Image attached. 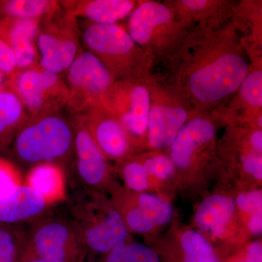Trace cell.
Listing matches in <instances>:
<instances>
[{
  "label": "cell",
  "mask_w": 262,
  "mask_h": 262,
  "mask_svg": "<svg viewBox=\"0 0 262 262\" xmlns=\"http://www.w3.org/2000/svg\"><path fill=\"white\" fill-rule=\"evenodd\" d=\"M84 37L88 46L102 57L112 75L141 80L152 72V62L120 26L95 24L86 29Z\"/></svg>",
  "instance_id": "5b68a950"
},
{
  "label": "cell",
  "mask_w": 262,
  "mask_h": 262,
  "mask_svg": "<svg viewBox=\"0 0 262 262\" xmlns=\"http://www.w3.org/2000/svg\"><path fill=\"white\" fill-rule=\"evenodd\" d=\"M49 206L42 194L27 184L0 191V224L16 225L37 220Z\"/></svg>",
  "instance_id": "5bb4252c"
},
{
  "label": "cell",
  "mask_w": 262,
  "mask_h": 262,
  "mask_svg": "<svg viewBox=\"0 0 262 262\" xmlns=\"http://www.w3.org/2000/svg\"><path fill=\"white\" fill-rule=\"evenodd\" d=\"M29 187L42 194L50 205L66 196V179L59 167L51 163L40 164L31 169L27 178Z\"/></svg>",
  "instance_id": "ffe728a7"
},
{
  "label": "cell",
  "mask_w": 262,
  "mask_h": 262,
  "mask_svg": "<svg viewBox=\"0 0 262 262\" xmlns=\"http://www.w3.org/2000/svg\"><path fill=\"white\" fill-rule=\"evenodd\" d=\"M225 126L216 110L196 113L179 131L168 148L179 175H195L213 164L219 129Z\"/></svg>",
  "instance_id": "277c9868"
},
{
  "label": "cell",
  "mask_w": 262,
  "mask_h": 262,
  "mask_svg": "<svg viewBox=\"0 0 262 262\" xmlns=\"http://www.w3.org/2000/svg\"><path fill=\"white\" fill-rule=\"evenodd\" d=\"M39 220L29 232V252L46 262H84L87 250L70 215Z\"/></svg>",
  "instance_id": "52a82bcc"
},
{
  "label": "cell",
  "mask_w": 262,
  "mask_h": 262,
  "mask_svg": "<svg viewBox=\"0 0 262 262\" xmlns=\"http://www.w3.org/2000/svg\"><path fill=\"white\" fill-rule=\"evenodd\" d=\"M38 44L42 53L41 64L47 72L58 73L73 62L76 46L72 41L59 40L48 34H42Z\"/></svg>",
  "instance_id": "44dd1931"
},
{
  "label": "cell",
  "mask_w": 262,
  "mask_h": 262,
  "mask_svg": "<svg viewBox=\"0 0 262 262\" xmlns=\"http://www.w3.org/2000/svg\"><path fill=\"white\" fill-rule=\"evenodd\" d=\"M239 221L234 196L222 192L206 196L193 217L194 229L211 244L230 241L238 233Z\"/></svg>",
  "instance_id": "8fae6325"
},
{
  "label": "cell",
  "mask_w": 262,
  "mask_h": 262,
  "mask_svg": "<svg viewBox=\"0 0 262 262\" xmlns=\"http://www.w3.org/2000/svg\"><path fill=\"white\" fill-rule=\"evenodd\" d=\"M98 262H161V259L154 248L131 241L103 255Z\"/></svg>",
  "instance_id": "484cf974"
},
{
  "label": "cell",
  "mask_w": 262,
  "mask_h": 262,
  "mask_svg": "<svg viewBox=\"0 0 262 262\" xmlns=\"http://www.w3.org/2000/svg\"><path fill=\"white\" fill-rule=\"evenodd\" d=\"M238 256L244 262H262L261 241H255L248 244Z\"/></svg>",
  "instance_id": "d6a6232c"
},
{
  "label": "cell",
  "mask_w": 262,
  "mask_h": 262,
  "mask_svg": "<svg viewBox=\"0 0 262 262\" xmlns=\"http://www.w3.org/2000/svg\"><path fill=\"white\" fill-rule=\"evenodd\" d=\"M165 64V80L196 113H209L235 94L250 60L230 19L219 27L191 29Z\"/></svg>",
  "instance_id": "6da1fadb"
},
{
  "label": "cell",
  "mask_w": 262,
  "mask_h": 262,
  "mask_svg": "<svg viewBox=\"0 0 262 262\" xmlns=\"http://www.w3.org/2000/svg\"><path fill=\"white\" fill-rule=\"evenodd\" d=\"M3 80H4V74L0 70V88L3 85Z\"/></svg>",
  "instance_id": "8d00e7d4"
},
{
  "label": "cell",
  "mask_w": 262,
  "mask_h": 262,
  "mask_svg": "<svg viewBox=\"0 0 262 262\" xmlns=\"http://www.w3.org/2000/svg\"><path fill=\"white\" fill-rule=\"evenodd\" d=\"M129 35L152 62L165 63L190 29L176 15L168 1L145 0L131 12Z\"/></svg>",
  "instance_id": "3957f363"
},
{
  "label": "cell",
  "mask_w": 262,
  "mask_h": 262,
  "mask_svg": "<svg viewBox=\"0 0 262 262\" xmlns=\"http://www.w3.org/2000/svg\"><path fill=\"white\" fill-rule=\"evenodd\" d=\"M168 3L190 30L222 25L232 18L237 4L232 0H169Z\"/></svg>",
  "instance_id": "9a60e30c"
},
{
  "label": "cell",
  "mask_w": 262,
  "mask_h": 262,
  "mask_svg": "<svg viewBox=\"0 0 262 262\" xmlns=\"http://www.w3.org/2000/svg\"><path fill=\"white\" fill-rule=\"evenodd\" d=\"M120 177L125 189L134 192H148L151 182L139 157H132L122 162L120 169Z\"/></svg>",
  "instance_id": "4316f807"
},
{
  "label": "cell",
  "mask_w": 262,
  "mask_h": 262,
  "mask_svg": "<svg viewBox=\"0 0 262 262\" xmlns=\"http://www.w3.org/2000/svg\"><path fill=\"white\" fill-rule=\"evenodd\" d=\"M105 158L122 160L127 159L135 149L127 131L115 117L100 119L90 134Z\"/></svg>",
  "instance_id": "e0dca14e"
},
{
  "label": "cell",
  "mask_w": 262,
  "mask_h": 262,
  "mask_svg": "<svg viewBox=\"0 0 262 262\" xmlns=\"http://www.w3.org/2000/svg\"><path fill=\"white\" fill-rule=\"evenodd\" d=\"M147 78V77H146ZM145 80H125L113 86L108 101L136 149H147L149 94Z\"/></svg>",
  "instance_id": "30bf717a"
},
{
  "label": "cell",
  "mask_w": 262,
  "mask_h": 262,
  "mask_svg": "<svg viewBox=\"0 0 262 262\" xmlns=\"http://www.w3.org/2000/svg\"><path fill=\"white\" fill-rule=\"evenodd\" d=\"M138 2L130 0H95L85 8V14L96 24H115L130 14Z\"/></svg>",
  "instance_id": "603a6c76"
},
{
  "label": "cell",
  "mask_w": 262,
  "mask_h": 262,
  "mask_svg": "<svg viewBox=\"0 0 262 262\" xmlns=\"http://www.w3.org/2000/svg\"><path fill=\"white\" fill-rule=\"evenodd\" d=\"M248 233L252 236H260L262 232V212L255 213L244 221Z\"/></svg>",
  "instance_id": "836d02e7"
},
{
  "label": "cell",
  "mask_w": 262,
  "mask_h": 262,
  "mask_svg": "<svg viewBox=\"0 0 262 262\" xmlns=\"http://www.w3.org/2000/svg\"><path fill=\"white\" fill-rule=\"evenodd\" d=\"M139 157L149 177L151 187L156 184L168 182L177 177L173 162L163 151L147 150Z\"/></svg>",
  "instance_id": "d4e9b609"
},
{
  "label": "cell",
  "mask_w": 262,
  "mask_h": 262,
  "mask_svg": "<svg viewBox=\"0 0 262 262\" xmlns=\"http://www.w3.org/2000/svg\"><path fill=\"white\" fill-rule=\"evenodd\" d=\"M75 146L77 179L84 189L112 194L120 187L114 178L104 155L88 131L77 133Z\"/></svg>",
  "instance_id": "7c38bea8"
},
{
  "label": "cell",
  "mask_w": 262,
  "mask_h": 262,
  "mask_svg": "<svg viewBox=\"0 0 262 262\" xmlns=\"http://www.w3.org/2000/svg\"><path fill=\"white\" fill-rule=\"evenodd\" d=\"M20 262H46L42 261V260L39 259V258L36 257L34 255H33L32 253L29 252L28 250L26 251L25 253L22 257L21 260Z\"/></svg>",
  "instance_id": "e575fe53"
},
{
  "label": "cell",
  "mask_w": 262,
  "mask_h": 262,
  "mask_svg": "<svg viewBox=\"0 0 262 262\" xmlns=\"http://www.w3.org/2000/svg\"><path fill=\"white\" fill-rule=\"evenodd\" d=\"M262 2L245 0L237 3L232 20L250 61L262 58Z\"/></svg>",
  "instance_id": "2e32d148"
},
{
  "label": "cell",
  "mask_w": 262,
  "mask_h": 262,
  "mask_svg": "<svg viewBox=\"0 0 262 262\" xmlns=\"http://www.w3.org/2000/svg\"><path fill=\"white\" fill-rule=\"evenodd\" d=\"M56 81V74L47 71H27L19 77V93L29 107L37 108L42 102L43 93L54 85Z\"/></svg>",
  "instance_id": "7402d4cb"
},
{
  "label": "cell",
  "mask_w": 262,
  "mask_h": 262,
  "mask_svg": "<svg viewBox=\"0 0 262 262\" xmlns=\"http://www.w3.org/2000/svg\"><path fill=\"white\" fill-rule=\"evenodd\" d=\"M110 198L130 233L150 234L173 220V206L159 194L131 192L120 187Z\"/></svg>",
  "instance_id": "ba28073f"
},
{
  "label": "cell",
  "mask_w": 262,
  "mask_h": 262,
  "mask_svg": "<svg viewBox=\"0 0 262 262\" xmlns=\"http://www.w3.org/2000/svg\"><path fill=\"white\" fill-rule=\"evenodd\" d=\"M146 80L149 94L147 150L164 151L196 112L163 76L151 72Z\"/></svg>",
  "instance_id": "8992f818"
},
{
  "label": "cell",
  "mask_w": 262,
  "mask_h": 262,
  "mask_svg": "<svg viewBox=\"0 0 262 262\" xmlns=\"http://www.w3.org/2000/svg\"><path fill=\"white\" fill-rule=\"evenodd\" d=\"M37 29V22L31 19H21L0 27V37L5 38L4 41L13 51L15 64L18 67H27L34 61L35 53L32 40Z\"/></svg>",
  "instance_id": "d6986e66"
},
{
  "label": "cell",
  "mask_w": 262,
  "mask_h": 262,
  "mask_svg": "<svg viewBox=\"0 0 262 262\" xmlns=\"http://www.w3.org/2000/svg\"><path fill=\"white\" fill-rule=\"evenodd\" d=\"M15 58L11 48L0 38V70L11 72L15 67Z\"/></svg>",
  "instance_id": "1f68e13d"
},
{
  "label": "cell",
  "mask_w": 262,
  "mask_h": 262,
  "mask_svg": "<svg viewBox=\"0 0 262 262\" xmlns=\"http://www.w3.org/2000/svg\"><path fill=\"white\" fill-rule=\"evenodd\" d=\"M0 224V262H20L27 251L29 232Z\"/></svg>",
  "instance_id": "cb8c5ba5"
},
{
  "label": "cell",
  "mask_w": 262,
  "mask_h": 262,
  "mask_svg": "<svg viewBox=\"0 0 262 262\" xmlns=\"http://www.w3.org/2000/svg\"><path fill=\"white\" fill-rule=\"evenodd\" d=\"M227 262H244L242 261L241 258L239 257L238 256H235V257H233L230 258Z\"/></svg>",
  "instance_id": "d590c367"
},
{
  "label": "cell",
  "mask_w": 262,
  "mask_h": 262,
  "mask_svg": "<svg viewBox=\"0 0 262 262\" xmlns=\"http://www.w3.org/2000/svg\"><path fill=\"white\" fill-rule=\"evenodd\" d=\"M234 198L239 220H242L243 223L251 215L262 212L261 189L253 188L248 190H243Z\"/></svg>",
  "instance_id": "83f0119b"
},
{
  "label": "cell",
  "mask_w": 262,
  "mask_h": 262,
  "mask_svg": "<svg viewBox=\"0 0 262 262\" xmlns=\"http://www.w3.org/2000/svg\"><path fill=\"white\" fill-rule=\"evenodd\" d=\"M154 249L164 262H220L211 243L187 227L172 232Z\"/></svg>",
  "instance_id": "4fadbf2b"
},
{
  "label": "cell",
  "mask_w": 262,
  "mask_h": 262,
  "mask_svg": "<svg viewBox=\"0 0 262 262\" xmlns=\"http://www.w3.org/2000/svg\"><path fill=\"white\" fill-rule=\"evenodd\" d=\"M69 209L87 253L103 256L132 241L130 232L107 194L82 189L71 198Z\"/></svg>",
  "instance_id": "7a4b0ae2"
},
{
  "label": "cell",
  "mask_w": 262,
  "mask_h": 262,
  "mask_svg": "<svg viewBox=\"0 0 262 262\" xmlns=\"http://www.w3.org/2000/svg\"><path fill=\"white\" fill-rule=\"evenodd\" d=\"M72 138L70 127L64 121L57 117H48L19 134L15 151L24 163H50L68 152Z\"/></svg>",
  "instance_id": "9c48e42d"
},
{
  "label": "cell",
  "mask_w": 262,
  "mask_h": 262,
  "mask_svg": "<svg viewBox=\"0 0 262 262\" xmlns=\"http://www.w3.org/2000/svg\"><path fill=\"white\" fill-rule=\"evenodd\" d=\"M70 79L72 84L84 88L94 94H103L113 82V76L106 66L98 57L89 52L72 62Z\"/></svg>",
  "instance_id": "ac0fdd59"
},
{
  "label": "cell",
  "mask_w": 262,
  "mask_h": 262,
  "mask_svg": "<svg viewBox=\"0 0 262 262\" xmlns=\"http://www.w3.org/2000/svg\"><path fill=\"white\" fill-rule=\"evenodd\" d=\"M48 5L42 0H12L5 3V10L8 14L29 18L42 13Z\"/></svg>",
  "instance_id": "f546056e"
},
{
  "label": "cell",
  "mask_w": 262,
  "mask_h": 262,
  "mask_svg": "<svg viewBox=\"0 0 262 262\" xmlns=\"http://www.w3.org/2000/svg\"><path fill=\"white\" fill-rule=\"evenodd\" d=\"M21 113V105L14 94L0 91V135L14 125Z\"/></svg>",
  "instance_id": "f1b7e54d"
},
{
  "label": "cell",
  "mask_w": 262,
  "mask_h": 262,
  "mask_svg": "<svg viewBox=\"0 0 262 262\" xmlns=\"http://www.w3.org/2000/svg\"><path fill=\"white\" fill-rule=\"evenodd\" d=\"M18 170L8 160L0 158V191L21 184Z\"/></svg>",
  "instance_id": "4dcf8cb0"
}]
</instances>
